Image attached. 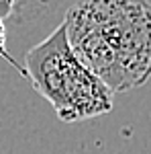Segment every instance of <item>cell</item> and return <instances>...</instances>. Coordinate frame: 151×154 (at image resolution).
I'll use <instances>...</instances> for the list:
<instances>
[{
  "label": "cell",
  "instance_id": "1",
  "mask_svg": "<svg viewBox=\"0 0 151 154\" xmlns=\"http://www.w3.org/2000/svg\"><path fill=\"white\" fill-rule=\"evenodd\" d=\"M65 33L82 64L115 93L151 76V2L82 0L65 12Z\"/></svg>",
  "mask_w": 151,
  "mask_h": 154
},
{
  "label": "cell",
  "instance_id": "2",
  "mask_svg": "<svg viewBox=\"0 0 151 154\" xmlns=\"http://www.w3.org/2000/svg\"><path fill=\"white\" fill-rule=\"evenodd\" d=\"M25 74L65 123L98 117L112 109L115 93L78 60L63 23L27 51Z\"/></svg>",
  "mask_w": 151,
  "mask_h": 154
},
{
  "label": "cell",
  "instance_id": "3",
  "mask_svg": "<svg viewBox=\"0 0 151 154\" xmlns=\"http://www.w3.org/2000/svg\"><path fill=\"white\" fill-rule=\"evenodd\" d=\"M14 2L16 0H0V19L10 17V12L14 11Z\"/></svg>",
  "mask_w": 151,
  "mask_h": 154
}]
</instances>
